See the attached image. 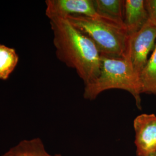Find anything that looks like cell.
Instances as JSON below:
<instances>
[{
	"label": "cell",
	"mask_w": 156,
	"mask_h": 156,
	"mask_svg": "<svg viewBox=\"0 0 156 156\" xmlns=\"http://www.w3.org/2000/svg\"><path fill=\"white\" fill-rule=\"evenodd\" d=\"M50 23L57 58L74 69L84 85L92 82L101 67V56L95 45L67 19L50 20Z\"/></svg>",
	"instance_id": "cell-1"
},
{
	"label": "cell",
	"mask_w": 156,
	"mask_h": 156,
	"mask_svg": "<svg viewBox=\"0 0 156 156\" xmlns=\"http://www.w3.org/2000/svg\"><path fill=\"white\" fill-rule=\"evenodd\" d=\"M67 19L94 43L101 56H126L129 35L124 26L100 16H73Z\"/></svg>",
	"instance_id": "cell-2"
},
{
	"label": "cell",
	"mask_w": 156,
	"mask_h": 156,
	"mask_svg": "<svg viewBox=\"0 0 156 156\" xmlns=\"http://www.w3.org/2000/svg\"><path fill=\"white\" fill-rule=\"evenodd\" d=\"M110 89L128 91L134 97L136 105L141 110L139 79L128 59L101 56L100 73L92 82L85 85L83 97L94 100L101 93Z\"/></svg>",
	"instance_id": "cell-3"
},
{
	"label": "cell",
	"mask_w": 156,
	"mask_h": 156,
	"mask_svg": "<svg viewBox=\"0 0 156 156\" xmlns=\"http://www.w3.org/2000/svg\"><path fill=\"white\" fill-rule=\"evenodd\" d=\"M156 27L149 20L140 30L128 37L126 57L139 76L149 60L148 56L155 46Z\"/></svg>",
	"instance_id": "cell-4"
},
{
	"label": "cell",
	"mask_w": 156,
	"mask_h": 156,
	"mask_svg": "<svg viewBox=\"0 0 156 156\" xmlns=\"http://www.w3.org/2000/svg\"><path fill=\"white\" fill-rule=\"evenodd\" d=\"M135 145L137 156H147L156 153V115L144 113L134 120Z\"/></svg>",
	"instance_id": "cell-5"
},
{
	"label": "cell",
	"mask_w": 156,
	"mask_h": 156,
	"mask_svg": "<svg viewBox=\"0 0 156 156\" xmlns=\"http://www.w3.org/2000/svg\"><path fill=\"white\" fill-rule=\"evenodd\" d=\"M45 2L46 15L50 20L73 16H99L94 0H47Z\"/></svg>",
	"instance_id": "cell-6"
},
{
	"label": "cell",
	"mask_w": 156,
	"mask_h": 156,
	"mask_svg": "<svg viewBox=\"0 0 156 156\" xmlns=\"http://www.w3.org/2000/svg\"><path fill=\"white\" fill-rule=\"evenodd\" d=\"M147 21L145 0H124L123 23L128 35L138 31Z\"/></svg>",
	"instance_id": "cell-7"
},
{
	"label": "cell",
	"mask_w": 156,
	"mask_h": 156,
	"mask_svg": "<svg viewBox=\"0 0 156 156\" xmlns=\"http://www.w3.org/2000/svg\"><path fill=\"white\" fill-rule=\"evenodd\" d=\"M2 156H62L60 154H51L45 149L39 138L24 140L11 147Z\"/></svg>",
	"instance_id": "cell-8"
},
{
	"label": "cell",
	"mask_w": 156,
	"mask_h": 156,
	"mask_svg": "<svg viewBox=\"0 0 156 156\" xmlns=\"http://www.w3.org/2000/svg\"><path fill=\"white\" fill-rule=\"evenodd\" d=\"M123 0H94L95 11L99 16L124 26Z\"/></svg>",
	"instance_id": "cell-9"
},
{
	"label": "cell",
	"mask_w": 156,
	"mask_h": 156,
	"mask_svg": "<svg viewBox=\"0 0 156 156\" xmlns=\"http://www.w3.org/2000/svg\"><path fill=\"white\" fill-rule=\"evenodd\" d=\"M140 93L156 95V44L151 57L139 76Z\"/></svg>",
	"instance_id": "cell-10"
},
{
	"label": "cell",
	"mask_w": 156,
	"mask_h": 156,
	"mask_svg": "<svg viewBox=\"0 0 156 156\" xmlns=\"http://www.w3.org/2000/svg\"><path fill=\"white\" fill-rule=\"evenodd\" d=\"M16 50L0 44V79L7 80L19 62Z\"/></svg>",
	"instance_id": "cell-11"
},
{
	"label": "cell",
	"mask_w": 156,
	"mask_h": 156,
	"mask_svg": "<svg viewBox=\"0 0 156 156\" xmlns=\"http://www.w3.org/2000/svg\"><path fill=\"white\" fill-rule=\"evenodd\" d=\"M148 20L156 27V0H145Z\"/></svg>",
	"instance_id": "cell-12"
},
{
	"label": "cell",
	"mask_w": 156,
	"mask_h": 156,
	"mask_svg": "<svg viewBox=\"0 0 156 156\" xmlns=\"http://www.w3.org/2000/svg\"><path fill=\"white\" fill-rule=\"evenodd\" d=\"M156 156V153H153V154H150V155H149V156Z\"/></svg>",
	"instance_id": "cell-13"
}]
</instances>
